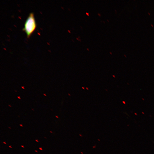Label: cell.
I'll return each instance as SVG.
<instances>
[{"instance_id":"7a4b0ae2","label":"cell","mask_w":154,"mask_h":154,"mask_svg":"<svg viewBox=\"0 0 154 154\" xmlns=\"http://www.w3.org/2000/svg\"><path fill=\"white\" fill-rule=\"evenodd\" d=\"M39 149H40V150H42V148H40V147L39 148Z\"/></svg>"},{"instance_id":"8992f818","label":"cell","mask_w":154,"mask_h":154,"mask_svg":"<svg viewBox=\"0 0 154 154\" xmlns=\"http://www.w3.org/2000/svg\"><path fill=\"white\" fill-rule=\"evenodd\" d=\"M20 125L22 127H23V126L22 125L20 124Z\"/></svg>"},{"instance_id":"9c48e42d","label":"cell","mask_w":154,"mask_h":154,"mask_svg":"<svg viewBox=\"0 0 154 154\" xmlns=\"http://www.w3.org/2000/svg\"><path fill=\"white\" fill-rule=\"evenodd\" d=\"M21 146L22 147H23V148H24V147L23 146L21 145Z\"/></svg>"},{"instance_id":"6da1fadb","label":"cell","mask_w":154,"mask_h":154,"mask_svg":"<svg viewBox=\"0 0 154 154\" xmlns=\"http://www.w3.org/2000/svg\"><path fill=\"white\" fill-rule=\"evenodd\" d=\"M36 23L32 12L30 13L25 22L24 27L23 29L26 33L27 37H29L35 29Z\"/></svg>"},{"instance_id":"8fae6325","label":"cell","mask_w":154,"mask_h":154,"mask_svg":"<svg viewBox=\"0 0 154 154\" xmlns=\"http://www.w3.org/2000/svg\"><path fill=\"white\" fill-rule=\"evenodd\" d=\"M9 147H10L11 148H12V147H10V146H9Z\"/></svg>"},{"instance_id":"30bf717a","label":"cell","mask_w":154,"mask_h":154,"mask_svg":"<svg viewBox=\"0 0 154 154\" xmlns=\"http://www.w3.org/2000/svg\"><path fill=\"white\" fill-rule=\"evenodd\" d=\"M124 56H125V57H126V55H125V54L124 55Z\"/></svg>"},{"instance_id":"7c38bea8","label":"cell","mask_w":154,"mask_h":154,"mask_svg":"<svg viewBox=\"0 0 154 154\" xmlns=\"http://www.w3.org/2000/svg\"><path fill=\"white\" fill-rule=\"evenodd\" d=\"M35 151L36 152H37V151H36V150H35Z\"/></svg>"},{"instance_id":"5b68a950","label":"cell","mask_w":154,"mask_h":154,"mask_svg":"<svg viewBox=\"0 0 154 154\" xmlns=\"http://www.w3.org/2000/svg\"><path fill=\"white\" fill-rule=\"evenodd\" d=\"M86 15H88L89 16V13H86Z\"/></svg>"},{"instance_id":"3957f363","label":"cell","mask_w":154,"mask_h":154,"mask_svg":"<svg viewBox=\"0 0 154 154\" xmlns=\"http://www.w3.org/2000/svg\"><path fill=\"white\" fill-rule=\"evenodd\" d=\"M151 26L152 27H153V25L151 24Z\"/></svg>"},{"instance_id":"277c9868","label":"cell","mask_w":154,"mask_h":154,"mask_svg":"<svg viewBox=\"0 0 154 154\" xmlns=\"http://www.w3.org/2000/svg\"><path fill=\"white\" fill-rule=\"evenodd\" d=\"M148 15H150L151 14L149 12H148Z\"/></svg>"},{"instance_id":"52a82bcc","label":"cell","mask_w":154,"mask_h":154,"mask_svg":"<svg viewBox=\"0 0 154 154\" xmlns=\"http://www.w3.org/2000/svg\"><path fill=\"white\" fill-rule=\"evenodd\" d=\"M35 141H37V142H38V141L37 140H36Z\"/></svg>"},{"instance_id":"ba28073f","label":"cell","mask_w":154,"mask_h":154,"mask_svg":"<svg viewBox=\"0 0 154 154\" xmlns=\"http://www.w3.org/2000/svg\"><path fill=\"white\" fill-rule=\"evenodd\" d=\"M4 143H5V144H6V143H5V142H3Z\"/></svg>"},{"instance_id":"4fadbf2b","label":"cell","mask_w":154,"mask_h":154,"mask_svg":"<svg viewBox=\"0 0 154 154\" xmlns=\"http://www.w3.org/2000/svg\"><path fill=\"white\" fill-rule=\"evenodd\" d=\"M50 132L51 133H52V132H51V131H50Z\"/></svg>"}]
</instances>
